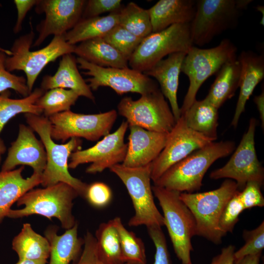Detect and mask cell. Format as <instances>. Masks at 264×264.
I'll return each mask as SVG.
<instances>
[{"label": "cell", "instance_id": "cell-1", "mask_svg": "<svg viewBox=\"0 0 264 264\" xmlns=\"http://www.w3.org/2000/svg\"><path fill=\"white\" fill-rule=\"evenodd\" d=\"M25 118L29 127L39 135L46 152V164L41 184L45 187L65 183L73 187L79 196L85 197L88 184L72 176L68 171V159L73 152L80 149L82 140L72 138L65 144H57L51 137V125L48 117L25 113Z\"/></svg>", "mask_w": 264, "mask_h": 264}, {"label": "cell", "instance_id": "cell-2", "mask_svg": "<svg viewBox=\"0 0 264 264\" xmlns=\"http://www.w3.org/2000/svg\"><path fill=\"white\" fill-rule=\"evenodd\" d=\"M231 141L213 142L197 150L168 169L154 185L182 193L199 190L210 166L218 159L229 155L235 149Z\"/></svg>", "mask_w": 264, "mask_h": 264}, {"label": "cell", "instance_id": "cell-3", "mask_svg": "<svg viewBox=\"0 0 264 264\" xmlns=\"http://www.w3.org/2000/svg\"><path fill=\"white\" fill-rule=\"evenodd\" d=\"M79 196L69 185L59 182L44 188L31 189L17 201L20 209H10L7 217L18 219L32 215L44 216L49 220L58 219L66 230L76 223L72 214L73 201Z\"/></svg>", "mask_w": 264, "mask_h": 264}, {"label": "cell", "instance_id": "cell-4", "mask_svg": "<svg viewBox=\"0 0 264 264\" xmlns=\"http://www.w3.org/2000/svg\"><path fill=\"white\" fill-rule=\"evenodd\" d=\"M34 38L35 33L31 29L29 32L16 39L10 49L12 54L7 56L5 60V67L8 71L24 72L30 93L46 66L64 55L74 53L76 46L68 44L63 36H54L45 47L32 51L30 48Z\"/></svg>", "mask_w": 264, "mask_h": 264}, {"label": "cell", "instance_id": "cell-5", "mask_svg": "<svg viewBox=\"0 0 264 264\" xmlns=\"http://www.w3.org/2000/svg\"><path fill=\"white\" fill-rule=\"evenodd\" d=\"M250 0H198L194 17L189 24L192 43L202 46L215 37L236 25Z\"/></svg>", "mask_w": 264, "mask_h": 264}, {"label": "cell", "instance_id": "cell-6", "mask_svg": "<svg viewBox=\"0 0 264 264\" xmlns=\"http://www.w3.org/2000/svg\"><path fill=\"white\" fill-rule=\"evenodd\" d=\"M237 190L236 181L227 179L214 190L180 193V198L195 218L196 235L203 237L216 244L221 243L222 238L225 235L219 228V220L226 205Z\"/></svg>", "mask_w": 264, "mask_h": 264}, {"label": "cell", "instance_id": "cell-7", "mask_svg": "<svg viewBox=\"0 0 264 264\" xmlns=\"http://www.w3.org/2000/svg\"><path fill=\"white\" fill-rule=\"evenodd\" d=\"M153 194L158 200L164 225L169 233L174 251L182 264H191L192 238L196 235L195 218L179 197L180 192L154 185Z\"/></svg>", "mask_w": 264, "mask_h": 264}, {"label": "cell", "instance_id": "cell-8", "mask_svg": "<svg viewBox=\"0 0 264 264\" xmlns=\"http://www.w3.org/2000/svg\"><path fill=\"white\" fill-rule=\"evenodd\" d=\"M237 51L236 45L228 39H223L214 47L200 48L193 45L189 49L181 68V72L189 80V86L180 108L181 115L196 100L202 84L218 72L225 63L237 58Z\"/></svg>", "mask_w": 264, "mask_h": 264}, {"label": "cell", "instance_id": "cell-9", "mask_svg": "<svg viewBox=\"0 0 264 264\" xmlns=\"http://www.w3.org/2000/svg\"><path fill=\"white\" fill-rule=\"evenodd\" d=\"M151 163L136 168L118 164L109 169L122 181L131 198L134 214L128 222L130 227L145 225L147 228L153 226L161 227L164 225L163 215L154 199L151 185Z\"/></svg>", "mask_w": 264, "mask_h": 264}, {"label": "cell", "instance_id": "cell-10", "mask_svg": "<svg viewBox=\"0 0 264 264\" xmlns=\"http://www.w3.org/2000/svg\"><path fill=\"white\" fill-rule=\"evenodd\" d=\"M189 24H176L144 38L128 61L132 69L144 72L171 54L187 53L193 46Z\"/></svg>", "mask_w": 264, "mask_h": 264}, {"label": "cell", "instance_id": "cell-11", "mask_svg": "<svg viewBox=\"0 0 264 264\" xmlns=\"http://www.w3.org/2000/svg\"><path fill=\"white\" fill-rule=\"evenodd\" d=\"M117 110L118 113L126 119L129 126H136L152 132L169 133L176 123L160 88L142 95L137 100L125 97L118 103Z\"/></svg>", "mask_w": 264, "mask_h": 264}, {"label": "cell", "instance_id": "cell-12", "mask_svg": "<svg viewBox=\"0 0 264 264\" xmlns=\"http://www.w3.org/2000/svg\"><path fill=\"white\" fill-rule=\"evenodd\" d=\"M117 117L115 110L97 114H82L70 110L48 117L51 136L63 142L72 138L95 141L110 133Z\"/></svg>", "mask_w": 264, "mask_h": 264}, {"label": "cell", "instance_id": "cell-13", "mask_svg": "<svg viewBox=\"0 0 264 264\" xmlns=\"http://www.w3.org/2000/svg\"><path fill=\"white\" fill-rule=\"evenodd\" d=\"M79 68L84 69L85 75L90 77L86 81L92 90L101 87H108L119 94L132 92L141 95L159 88L158 83L143 72L131 68L102 67L77 57Z\"/></svg>", "mask_w": 264, "mask_h": 264}, {"label": "cell", "instance_id": "cell-14", "mask_svg": "<svg viewBox=\"0 0 264 264\" xmlns=\"http://www.w3.org/2000/svg\"><path fill=\"white\" fill-rule=\"evenodd\" d=\"M256 126V120L252 118L247 132L230 159L224 166L210 173L211 179H235L238 190H242L249 181L257 182L263 185L264 168L258 159L255 147Z\"/></svg>", "mask_w": 264, "mask_h": 264}, {"label": "cell", "instance_id": "cell-15", "mask_svg": "<svg viewBox=\"0 0 264 264\" xmlns=\"http://www.w3.org/2000/svg\"><path fill=\"white\" fill-rule=\"evenodd\" d=\"M128 128L127 122L123 121L114 132L104 136L94 146L73 152L68 168L75 169L80 165L90 163L86 172L94 174L123 162L127 152L128 144L125 143L124 137Z\"/></svg>", "mask_w": 264, "mask_h": 264}, {"label": "cell", "instance_id": "cell-16", "mask_svg": "<svg viewBox=\"0 0 264 264\" xmlns=\"http://www.w3.org/2000/svg\"><path fill=\"white\" fill-rule=\"evenodd\" d=\"M215 140L189 128L181 115L168 133L164 148L151 163V179L155 182L171 167Z\"/></svg>", "mask_w": 264, "mask_h": 264}, {"label": "cell", "instance_id": "cell-17", "mask_svg": "<svg viewBox=\"0 0 264 264\" xmlns=\"http://www.w3.org/2000/svg\"><path fill=\"white\" fill-rule=\"evenodd\" d=\"M87 0H38L35 10L45 18L36 25L38 36L32 46L40 45L50 35L63 36L82 19Z\"/></svg>", "mask_w": 264, "mask_h": 264}, {"label": "cell", "instance_id": "cell-18", "mask_svg": "<svg viewBox=\"0 0 264 264\" xmlns=\"http://www.w3.org/2000/svg\"><path fill=\"white\" fill-rule=\"evenodd\" d=\"M16 139L11 143L1 171L14 170L18 165H27L33 173L42 175L46 164V154L42 142L38 140L32 129L20 124Z\"/></svg>", "mask_w": 264, "mask_h": 264}, {"label": "cell", "instance_id": "cell-19", "mask_svg": "<svg viewBox=\"0 0 264 264\" xmlns=\"http://www.w3.org/2000/svg\"><path fill=\"white\" fill-rule=\"evenodd\" d=\"M129 128L127 152L122 164L136 168L152 163L164 148L168 133L152 132L136 126Z\"/></svg>", "mask_w": 264, "mask_h": 264}, {"label": "cell", "instance_id": "cell-20", "mask_svg": "<svg viewBox=\"0 0 264 264\" xmlns=\"http://www.w3.org/2000/svg\"><path fill=\"white\" fill-rule=\"evenodd\" d=\"M186 53L178 52L171 54L143 72L150 77H154L157 81L160 90L169 102L176 122L181 116L177 92L181 66Z\"/></svg>", "mask_w": 264, "mask_h": 264}, {"label": "cell", "instance_id": "cell-21", "mask_svg": "<svg viewBox=\"0 0 264 264\" xmlns=\"http://www.w3.org/2000/svg\"><path fill=\"white\" fill-rule=\"evenodd\" d=\"M241 64L240 94L231 123L236 128L245 105L257 85L264 77V56L251 51H242L238 58Z\"/></svg>", "mask_w": 264, "mask_h": 264}, {"label": "cell", "instance_id": "cell-22", "mask_svg": "<svg viewBox=\"0 0 264 264\" xmlns=\"http://www.w3.org/2000/svg\"><path fill=\"white\" fill-rule=\"evenodd\" d=\"M40 88L44 92L54 88L70 89L79 96L93 101L95 100L92 90L79 71L76 58L72 54L61 57L55 73L53 75L44 76Z\"/></svg>", "mask_w": 264, "mask_h": 264}, {"label": "cell", "instance_id": "cell-23", "mask_svg": "<svg viewBox=\"0 0 264 264\" xmlns=\"http://www.w3.org/2000/svg\"><path fill=\"white\" fill-rule=\"evenodd\" d=\"M196 10V0H160L148 9L152 33L176 24H190Z\"/></svg>", "mask_w": 264, "mask_h": 264}, {"label": "cell", "instance_id": "cell-24", "mask_svg": "<svg viewBox=\"0 0 264 264\" xmlns=\"http://www.w3.org/2000/svg\"><path fill=\"white\" fill-rule=\"evenodd\" d=\"M24 166L15 170L0 172V223L7 217L12 204L24 194L41 184L42 175L33 173L24 178Z\"/></svg>", "mask_w": 264, "mask_h": 264}, {"label": "cell", "instance_id": "cell-25", "mask_svg": "<svg viewBox=\"0 0 264 264\" xmlns=\"http://www.w3.org/2000/svg\"><path fill=\"white\" fill-rule=\"evenodd\" d=\"M78 224L58 235V227L48 226L44 231L45 237L50 246L49 264H71L76 261L81 255L84 239L78 236Z\"/></svg>", "mask_w": 264, "mask_h": 264}, {"label": "cell", "instance_id": "cell-26", "mask_svg": "<svg viewBox=\"0 0 264 264\" xmlns=\"http://www.w3.org/2000/svg\"><path fill=\"white\" fill-rule=\"evenodd\" d=\"M74 53L95 65L106 67H128V60L102 38L87 40L75 46Z\"/></svg>", "mask_w": 264, "mask_h": 264}, {"label": "cell", "instance_id": "cell-27", "mask_svg": "<svg viewBox=\"0 0 264 264\" xmlns=\"http://www.w3.org/2000/svg\"><path fill=\"white\" fill-rule=\"evenodd\" d=\"M205 98L217 109L231 98L239 87L241 64L237 58L221 67Z\"/></svg>", "mask_w": 264, "mask_h": 264}, {"label": "cell", "instance_id": "cell-28", "mask_svg": "<svg viewBox=\"0 0 264 264\" xmlns=\"http://www.w3.org/2000/svg\"><path fill=\"white\" fill-rule=\"evenodd\" d=\"M118 12L104 16L82 18L63 35L64 38L68 44L74 45L87 40L102 38L118 25Z\"/></svg>", "mask_w": 264, "mask_h": 264}, {"label": "cell", "instance_id": "cell-29", "mask_svg": "<svg viewBox=\"0 0 264 264\" xmlns=\"http://www.w3.org/2000/svg\"><path fill=\"white\" fill-rule=\"evenodd\" d=\"M187 126L192 130L216 140L218 109L205 98L196 100L182 114Z\"/></svg>", "mask_w": 264, "mask_h": 264}, {"label": "cell", "instance_id": "cell-30", "mask_svg": "<svg viewBox=\"0 0 264 264\" xmlns=\"http://www.w3.org/2000/svg\"><path fill=\"white\" fill-rule=\"evenodd\" d=\"M12 244L19 260H47L49 257L50 246L48 241L36 233L28 223L23 224Z\"/></svg>", "mask_w": 264, "mask_h": 264}, {"label": "cell", "instance_id": "cell-31", "mask_svg": "<svg viewBox=\"0 0 264 264\" xmlns=\"http://www.w3.org/2000/svg\"><path fill=\"white\" fill-rule=\"evenodd\" d=\"M44 92L40 88H36L22 99L10 98L8 91L0 94V134L7 122L19 113L41 115L43 110L36 103Z\"/></svg>", "mask_w": 264, "mask_h": 264}, {"label": "cell", "instance_id": "cell-32", "mask_svg": "<svg viewBox=\"0 0 264 264\" xmlns=\"http://www.w3.org/2000/svg\"><path fill=\"white\" fill-rule=\"evenodd\" d=\"M95 238L99 255L105 263H124L118 233L111 220L100 224Z\"/></svg>", "mask_w": 264, "mask_h": 264}, {"label": "cell", "instance_id": "cell-33", "mask_svg": "<svg viewBox=\"0 0 264 264\" xmlns=\"http://www.w3.org/2000/svg\"><path fill=\"white\" fill-rule=\"evenodd\" d=\"M118 15V25L137 37L143 39L153 32L148 9L131 2L122 6Z\"/></svg>", "mask_w": 264, "mask_h": 264}, {"label": "cell", "instance_id": "cell-34", "mask_svg": "<svg viewBox=\"0 0 264 264\" xmlns=\"http://www.w3.org/2000/svg\"><path fill=\"white\" fill-rule=\"evenodd\" d=\"M120 239L123 263L147 264L144 244L142 240L124 226L119 217L111 220Z\"/></svg>", "mask_w": 264, "mask_h": 264}, {"label": "cell", "instance_id": "cell-35", "mask_svg": "<svg viewBox=\"0 0 264 264\" xmlns=\"http://www.w3.org/2000/svg\"><path fill=\"white\" fill-rule=\"evenodd\" d=\"M79 96L74 91L62 88H54L45 91L37 101L36 105L42 110L46 117L70 110Z\"/></svg>", "mask_w": 264, "mask_h": 264}, {"label": "cell", "instance_id": "cell-36", "mask_svg": "<svg viewBox=\"0 0 264 264\" xmlns=\"http://www.w3.org/2000/svg\"><path fill=\"white\" fill-rule=\"evenodd\" d=\"M128 61L143 39L117 25L102 37Z\"/></svg>", "mask_w": 264, "mask_h": 264}, {"label": "cell", "instance_id": "cell-37", "mask_svg": "<svg viewBox=\"0 0 264 264\" xmlns=\"http://www.w3.org/2000/svg\"><path fill=\"white\" fill-rule=\"evenodd\" d=\"M242 236L245 243L239 250L235 251L234 262L249 256L262 253L264 248V222L256 228L248 231L244 230Z\"/></svg>", "mask_w": 264, "mask_h": 264}, {"label": "cell", "instance_id": "cell-38", "mask_svg": "<svg viewBox=\"0 0 264 264\" xmlns=\"http://www.w3.org/2000/svg\"><path fill=\"white\" fill-rule=\"evenodd\" d=\"M7 55L0 51V94L11 89L23 97L30 93L26 80L22 76H18L8 71L5 67V60Z\"/></svg>", "mask_w": 264, "mask_h": 264}, {"label": "cell", "instance_id": "cell-39", "mask_svg": "<svg viewBox=\"0 0 264 264\" xmlns=\"http://www.w3.org/2000/svg\"><path fill=\"white\" fill-rule=\"evenodd\" d=\"M240 190H237L229 200L220 216L219 226L220 230L225 235L227 232H232L234 226L239 221L240 214L244 208L239 197Z\"/></svg>", "mask_w": 264, "mask_h": 264}, {"label": "cell", "instance_id": "cell-40", "mask_svg": "<svg viewBox=\"0 0 264 264\" xmlns=\"http://www.w3.org/2000/svg\"><path fill=\"white\" fill-rule=\"evenodd\" d=\"M112 196L108 185L102 182H95L88 185L85 198L93 206L102 208L109 204Z\"/></svg>", "mask_w": 264, "mask_h": 264}, {"label": "cell", "instance_id": "cell-41", "mask_svg": "<svg viewBox=\"0 0 264 264\" xmlns=\"http://www.w3.org/2000/svg\"><path fill=\"white\" fill-rule=\"evenodd\" d=\"M147 229L155 247L154 264H171L165 237L161 227L153 226L147 227Z\"/></svg>", "mask_w": 264, "mask_h": 264}, {"label": "cell", "instance_id": "cell-42", "mask_svg": "<svg viewBox=\"0 0 264 264\" xmlns=\"http://www.w3.org/2000/svg\"><path fill=\"white\" fill-rule=\"evenodd\" d=\"M122 7L121 0H89L86 2L82 18L100 16L106 12H118Z\"/></svg>", "mask_w": 264, "mask_h": 264}, {"label": "cell", "instance_id": "cell-43", "mask_svg": "<svg viewBox=\"0 0 264 264\" xmlns=\"http://www.w3.org/2000/svg\"><path fill=\"white\" fill-rule=\"evenodd\" d=\"M83 248L78 260L71 264H107L100 257L95 236L88 231L85 235ZM120 264H131L124 263Z\"/></svg>", "mask_w": 264, "mask_h": 264}, {"label": "cell", "instance_id": "cell-44", "mask_svg": "<svg viewBox=\"0 0 264 264\" xmlns=\"http://www.w3.org/2000/svg\"><path fill=\"white\" fill-rule=\"evenodd\" d=\"M262 186L257 182L249 181L242 191H240V198L244 209L264 206V198L261 191Z\"/></svg>", "mask_w": 264, "mask_h": 264}, {"label": "cell", "instance_id": "cell-45", "mask_svg": "<svg viewBox=\"0 0 264 264\" xmlns=\"http://www.w3.org/2000/svg\"><path fill=\"white\" fill-rule=\"evenodd\" d=\"M38 0H14L17 11V18L13 31L18 33L22 30L23 21L28 11L35 6Z\"/></svg>", "mask_w": 264, "mask_h": 264}, {"label": "cell", "instance_id": "cell-46", "mask_svg": "<svg viewBox=\"0 0 264 264\" xmlns=\"http://www.w3.org/2000/svg\"><path fill=\"white\" fill-rule=\"evenodd\" d=\"M235 247L233 245L222 249L221 253L214 257L211 264H233Z\"/></svg>", "mask_w": 264, "mask_h": 264}, {"label": "cell", "instance_id": "cell-47", "mask_svg": "<svg viewBox=\"0 0 264 264\" xmlns=\"http://www.w3.org/2000/svg\"><path fill=\"white\" fill-rule=\"evenodd\" d=\"M254 103L256 104L258 111L260 114V118L262 121V126L264 128V90L258 95L255 96L254 98Z\"/></svg>", "mask_w": 264, "mask_h": 264}, {"label": "cell", "instance_id": "cell-48", "mask_svg": "<svg viewBox=\"0 0 264 264\" xmlns=\"http://www.w3.org/2000/svg\"><path fill=\"white\" fill-rule=\"evenodd\" d=\"M262 253L247 256L233 264H259Z\"/></svg>", "mask_w": 264, "mask_h": 264}, {"label": "cell", "instance_id": "cell-49", "mask_svg": "<svg viewBox=\"0 0 264 264\" xmlns=\"http://www.w3.org/2000/svg\"><path fill=\"white\" fill-rule=\"evenodd\" d=\"M15 264H47V260H19Z\"/></svg>", "mask_w": 264, "mask_h": 264}, {"label": "cell", "instance_id": "cell-50", "mask_svg": "<svg viewBox=\"0 0 264 264\" xmlns=\"http://www.w3.org/2000/svg\"><path fill=\"white\" fill-rule=\"evenodd\" d=\"M6 150V146L3 141L0 137V164L1 161L2 156Z\"/></svg>", "mask_w": 264, "mask_h": 264}, {"label": "cell", "instance_id": "cell-51", "mask_svg": "<svg viewBox=\"0 0 264 264\" xmlns=\"http://www.w3.org/2000/svg\"><path fill=\"white\" fill-rule=\"evenodd\" d=\"M0 6H1V4H0ZM0 51L4 52L7 54V56H11L12 54L10 50L4 49L3 48H1V47H0Z\"/></svg>", "mask_w": 264, "mask_h": 264}, {"label": "cell", "instance_id": "cell-52", "mask_svg": "<svg viewBox=\"0 0 264 264\" xmlns=\"http://www.w3.org/2000/svg\"><path fill=\"white\" fill-rule=\"evenodd\" d=\"M256 9L257 10L260 12L262 14H263V16L264 17V6L263 5H258L257 7H256Z\"/></svg>", "mask_w": 264, "mask_h": 264}, {"label": "cell", "instance_id": "cell-53", "mask_svg": "<svg viewBox=\"0 0 264 264\" xmlns=\"http://www.w3.org/2000/svg\"><path fill=\"white\" fill-rule=\"evenodd\" d=\"M192 264L191 263V264Z\"/></svg>", "mask_w": 264, "mask_h": 264}]
</instances>
